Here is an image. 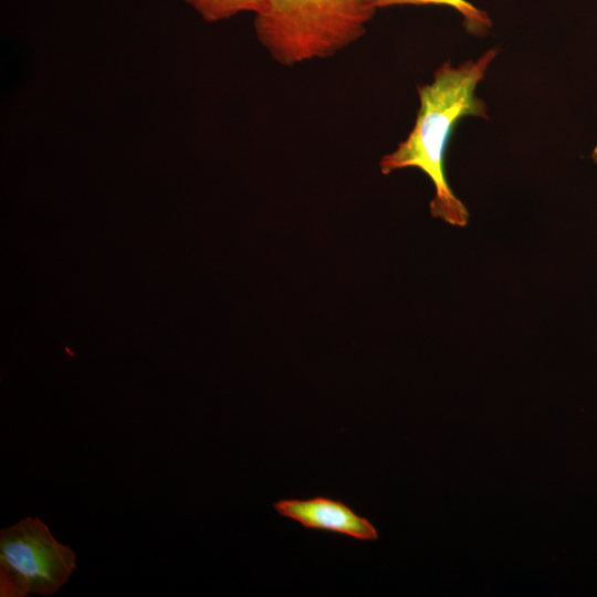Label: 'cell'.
Returning a JSON list of instances; mask_svg holds the SVG:
<instances>
[{
    "mask_svg": "<svg viewBox=\"0 0 597 597\" xmlns=\"http://www.w3.org/2000/svg\"><path fill=\"white\" fill-rule=\"evenodd\" d=\"M378 10L394 6H444L454 9L464 20L465 29L476 35L485 34L492 21L483 10L467 0H369Z\"/></svg>",
    "mask_w": 597,
    "mask_h": 597,
    "instance_id": "5b68a950",
    "label": "cell"
},
{
    "mask_svg": "<svg viewBox=\"0 0 597 597\" xmlns=\"http://www.w3.org/2000/svg\"><path fill=\"white\" fill-rule=\"evenodd\" d=\"M273 507L280 515L298 522L305 528L342 534L359 541H376L379 537L368 520L334 499H286L275 502Z\"/></svg>",
    "mask_w": 597,
    "mask_h": 597,
    "instance_id": "277c9868",
    "label": "cell"
},
{
    "mask_svg": "<svg viewBox=\"0 0 597 597\" xmlns=\"http://www.w3.org/2000/svg\"><path fill=\"white\" fill-rule=\"evenodd\" d=\"M76 568V556L38 517L0 532V596L55 594Z\"/></svg>",
    "mask_w": 597,
    "mask_h": 597,
    "instance_id": "3957f363",
    "label": "cell"
},
{
    "mask_svg": "<svg viewBox=\"0 0 597 597\" xmlns=\"http://www.w3.org/2000/svg\"><path fill=\"white\" fill-rule=\"evenodd\" d=\"M206 22L228 20L242 12L259 11L260 0H185Z\"/></svg>",
    "mask_w": 597,
    "mask_h": 597,
    "instance_id": "8992f818",
    "label": "cell"
},
{
    "mask_svg": "<svg viewBox=\"0 0 597 597\" xmlns=\"http://www.w3.org/2000/svg\"><path fill=\"white\" fill-rule=\"evenodd\" d=\"M591 159L597 165V146L591 151Z\"/></svg>",
    "mask_w": 597,
    "mask_h": 597,
    "instance_id": "52a82bcc",
    "label": "cell"
},
{
    "mask_svg": "<svg viewBox=\"0 0 597 597\" xmlns=\"http://www.w3.org/2000/svg\"><path fill=\"white\" fill-rule=\"evenodd\" d=\"M253 28L279 64L327 59L358 41L377 9L369 0H260Z\"/></svg>",
    "mask_w": 597,
    "mask_h": 597,
    "instance_id": "7a4b0ae2",
    "label": "cell"
},
{
    "mask_svg": "<svg viewBox=\"0 0 597 597\" xmlns=\"http://www.w3.org/2000/svg\"><path fill=\"white\" fill-rule=\"evenodd\" d=\"M498 53V48H491L476 60L459 65L448 60L441 64L431 82L418 86L420 105L413 127L397 148L379 161L383 175L405 168H418L426 174L434 187L431 216L457 227L468 223L469 212L447 180L446 150L461 118L489 117L486 104L475 91Z\"/></svg>",
    "mask_w": 597,
    "mask_h": 597,
    "instance_id": "6da1fadb",
    "label": "cell"
}]
</instances>
